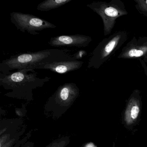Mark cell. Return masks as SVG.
<instances>
[{
    "instance_id": "cell-1",
    "label": "cell",
    "mask_w": 147,
    "mask_h": 147,
    "mask_svg": "<svg viewBox=\"0 0 147 147\" xmlns=\"http://www.w3.org/2000/svg\"><path fill=\"white\" fill-rule=\"evenodd\" d=\"M76 61L67 50L50 49L34 52H28L11 56L0 63V72L5 75L11 74L13 70H35L43 63L63 61Z\"/></svg>"
},
{
    "instance_id": "cell-2",
    "label": "cell",
    "mask_w": 147,
    "mask_h": 147,
    "mask_svg": "<svg viewBox=\"0 0 147 147\" xmlns=\"http://www.w3.org/2000/svg\"><path fill=\"white\" fill-rule=\"evenodd\" d=\"M35 70L23 69L12 72L9 75L0 73V85L7 89H12L14 92H26L38 87L42 86L51 80L50 77L40 78Z\"/></svg>"
},
{
    "instance_id": "cell-3",
    "label": "cell",
    "mask_w": 147,
    "mask_h": 147,
    "mask_svg": "<svg viewBox=\"0 0 147 147\" xmlns=\"http://www.w3.org/2000/svg\"><path fill=\"white\" fill-rule=\"evenodd\" d=\"M127 38L126 32L120 31L109 37L104 38L92 52L88 61V68H99L120 49Z\"/></svg>"
},
{
    "instance_id": "cell-4",
    "label": "cell",
    "mask_w": 147,
    "mask_h": 147,
    "mask_svg": "<svg viewBox=\"0 0 147 147\" xmlns=\"http://www.w3.org/2000/svg\"><path fill=\"white\" fill-rule=\"evenodd\" d=\"M87 7L102 19L105 36L111 34L117 19L128 14L124 4L120 0H112L109 2H93L87 5Z\"/></svg>"
},
{
    "instance_id": "cell-5",
    "label": "cell",
    "mask_w": 147,
    "mask_h": 147,
    "mask_svg": "<svg viewBox=\"0 0 147 147\" xmlns=\"http://www.w3.org/2000/svg\"><path fill=\"white\" fill-rule=\"evenodd\" d=\"M10 20L18 30L32 35H39L38 32L45 29L57 28L54 24L29 13L13 12L10 13Z\"/></svg>"
},
{
    "instance_id": "cell-6",
    "label": "cell",
    "mask_w": 147,
    "mask_h": 147,
    "mask_svg": "<svg viewBox=\"0 0 147 147\" xmlns=\"http://www.w3.org/2000/svg\"><path fill=\"white\" fill-rule=\"evenodd\" d=\"M119 59H142L147 61V37H134L122 49Z\"/></svg>"
},
{
    "instance_id": "cell-7",
    "label": "cell",
    "mask_w": 147,
    "mask_h": 147,
    "mask_svg": "<svg viewBox=\"0 0 147 147\" xmlns=\"http://www.w3.org/2000/svg\"><path fill=\"white\" fill-rule=\"evenodd\" d=\"M92 41L89 36L81 34L62 35L51 38L49 44L52 47H75L85 48Z\"/></svg>"
},
{
    "instance_id": "cell-8",
    "label": "cell",
    "mask_w": 147,
    "mask_h": 147,
    "mask_svg": "<svg viewBox=\"0 0 147 147\" xmlns=\"http://www.w3.org/2000/svg\"><path fill=\"white\" fill-rule=\"evenodd\" d=\"M83 63V61H80L55 62L43 63L37 67L36 69H48L57 74H67L80 69L82 67Z\"/></svg>"
},
{
    "instance_id": "cell-9",
    "label": "cell",
    "mask_w": 147,
    "mask_h": 147,
    "mask_svg": "<svg viewBox=\"0 0 147 147\" xmlns=\"http://www.w3.org/2000/svg\"><path fill=\"white\" fill-rule=\"evenodd\" d=\"M140 111V95L138 90L134 91L130 97L124 114V120L127 125L133 124Z\"/></svg>"
},
{
    "instance_id": "cell-10",
    "label": "cell",
    "mask_w": 147,
    "mask_h": 147,
    "mask_svg": "<svg viewBox=\"0 0 147 147\" xmlns=\"http://www.w3.org/2000/svg\"><path fill=\"white\" fill-rule=\"evenodd\" d=\"M72 1V0H45L37 6V10L41 11H48L61 7Z\"/></svg>"
},
{
    "instance_id": "cell-11",
    "label": "cell",
    "mask_w": 147,
    "mask_h": 147,
    "mask_svg": "<svg viewBox=\"0 0 147 147\" xmlns=\"http://www.w3.org/2000/svg\"><path fill=\"white\" fill-rule=\"evenodd\" d=\"M135 7L139 13L147 18V0H135Z\"/></svg>"
},
{
    "instance_id": "cell-12",
    "label": "cell",
    "mask_w": 147,
    "mask_h": 147,
    "mask_svg": "<svg viewBox=\"0 0 147 147\" xmlns=\"http://www.w3.org/2000/svg\"><path fill=\"white\" fill-rule=\"evenodd\" d=\"M87 52L85 51L80 50L77 51L76 53L73 55V56L74 57L76 61H79L80 59H82L86 55Z\"/></svg>"
},
{
    "instance_id": "cell-13",
    "label": "cell",
    "mask_w": 147,
    "mask_h": 147,
    "mask_svg": "<svg viewBox=\"0 0 147 147\" xmlns=\"http://www.w3.org/2000/svg\"><path fill=\"white\" fill-rule=\"evenodd\" d=\"M145 63H146V66H147V62H145Z\"/></svg>"
}]
</instances>
